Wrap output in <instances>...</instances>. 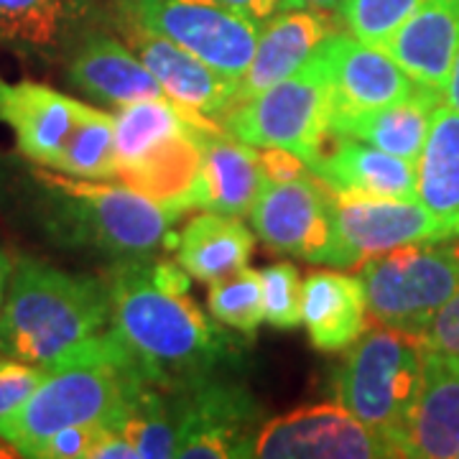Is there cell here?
<instances>
[{
	"mask_svg": "<svg viewBox=\"0 0 459 459\" xmlns=\"http://www.w3.org/2000/svg\"><path fill=\"white\" fill-rule=\"evenodd\" d=\"M419 342L424 350H437L459 358V291L421 329Z\"/></svg>",
	"mask_w": 459,
	"mask_h": 459,
	"instance_id": "e575fe53",
	"label": "cell"
},
{
	"mask_svg": "<svg viewBox=\"0 0 459 459\" xmlns=\"http://www.w3.org/2000/svg\"><path fill=\"white\" fill-rule=\"evenodd\" d=\"M253 232L240 217L222 212H204L192 217L177 235V261L202 283H214L240 271L253 253Z\"/></svg>",
	"mask_w": 459,
	"mask_h": 459,
	"instance_id": "484cf974",
	"label": "cell"
},
{
	"mask_svg": "<svg viewBox=\"0 0 459 459\" xmlns=\"http://www.w3.org/2000/svg\"><path fill=\"white\" fill-rule=\"evenodd\" d=\"M8 281H11V263H8V255L0 250V309H3V301H5Z\"/></svg>",
	"mask_w": 459,
	"mask_h": 459,
	"instance_id": "ab89813d",
	"label": "cell"
},
{
	"mask_svg": "<svg viewBox=\"0 0 459 459\" xmlns=\"http://www.w3.org/2000/svg\"><path fill=\"white\" fill-rule=\"evenodd\" d=\"M457 232L419 199L334 195V258L347 268L403 246L442 243Z\"/></svg>",
	"mask_w": 459,
	"mask_h": 459,
	"instance_id": "8fae6325",
	"label": "cell"
},
{
	"mask_svg": "<svg viewBox=\"0 0 459 459\" xmlns=\"http://www.w3.org/2000/svg\"><path fill=\"white\" fill-rule=\"evenodd\" d=\"M263 459H380L395 452L340 403L304 406L263 421L255 437Z\"/></svg>",
	"mask_w": 459,
	"mask_h": 459,
	"instance_id": "4fadbf2b",
	"label": "cell"
},
{
	"mask_svg": "<svg viewBox=\"0 0 459 459\" xmlns=\"http://www.w3.org/2000/svg\"><path fill=\"white\" fill-rule=\"evenodd\" d=\"M416 197L459 235V113L437 105L416 161Z\"/></svg>",
	"mask_w": 459,
	"mask_h": 459,
	"instance_id": "4316f807",
	"label": "cell"
},
{
	"mask_svg": "<svg viewBox=\"0 0 459 459\" xmlns=\"http://www.w3.org/2000/svg\"><path fill=\"white\" fill-rule=\"evenodd\" d=\"M117 18L166 36L238 84L253 62L261 33V23L222 0H117Z\"/></svg>",
	"mask_w": 459,
	"mask_h": 459,
	"instance_id": "9c48e42d",
	"label": "cell"
},
{
	"mask_svg": "<svg viewBox=\"0 0 459 459\" xmlns=\"http://www.w3.org/2000/svg\"><path fill=\"white\" fill-rule=\"evenodd\" d=\"M66 82L84 98L123 108L138 100L166 98L164 87L135 51L105 31H84L66 54Z\"/></svg>",
	"mask_w": 459,
	"mask_h": 459,
	"instance_id": "2e32d148",
	"label": "cell"
},
{
	"mask_svg": "<svg viewBox=\"0 0 459 459\" xmlns=\"http://www.w3.org/2000/svg\"><path fill=\"white\" fill-rule=\"evenodd\" d=\"M225 5L235 8L238 13H243L255 23H265L271 16H276L281 11H289V0H222Z\"/></svg>",
	"mask_w": 459,
	"mask_h": 459,
	"instance_id": "8d00e7d4",
	"label": "cell"
},
{
	"mask_svg": "<svg viewBox=\"0 0 459 459\" xmlns=\"http://www.w3.org/2000/svg\"><path fill=\"white\" fill-rule=\"evenodd\" d=\"M49 376V368L0 355V419L16 411Z\"/></svg>",
	"mask_w": 459,
	"mask_h": 459,
	"instance_id": "d6a6232c",
	"label": "cell"
},
{
	"mask_svg": "<svg viewBox=\"0 0 459 459\" xmlns=\"http://www.w3.org/2000/svg\"><path fill=\"white\" fill-rule=\"evenodd\" d=\"M327 54L332 108L373 110L411 98L419 84L385 49L358 41L340 26L322 41Z\"/></svg>",
	"mask_w": 459,
	"mask_h": 459,
	"instance_id": "9a60e30c",
	"label": "cell"
},
{
	"mask_svg": "<svg viewBox=\"0 0 459 459\" xmlns=\"http://www.w3.org/2000/svg\"><path fill=\"white\" fill-rule=\"evenodd\" d=\"M117 29L126 44L135 51V56L156 77V82L164 87L166 98L174 100L177 105L197 110L217 123L238 105L240 84L220 74L192 51L128 18H117Z\"/></svg>",
	"mask_w": 459,
	"mask_h": 459,
	"instance_id": "5bb4252c",
	"label": "cell"
},
{
	"mask_svg": "<svg viewBox=\"0 0 459 459\" xmlns=\"http://www.w3.org/2000/svg\"><path fill=\"white\" fill-rule=\"evenodd\" d=\"M207 307L220 325L253 337L265 322L261 271L243 265L240 271L210 283Z\"/></svg>",
	"mask_w": 459,
	"mask_h": 459,
	"instance_id": "f546056e",
	"label": "cell"
},
{
	"mask_svg": "<svg viewBox=\"0 0 459 459\" xmlns=\"http://www.w3.org/2000/svg\"><path fill=\"white\" fill-rule=\"evenodd\" d=\"M117 431L133 444L138 459L177 457V424L164 388L143 383L120 419Z\"/></svg>",
	"mask_w": 459,
	"mask_h": 459,
	"instance_id": "f1b7e54d",
	"label": "cell"
},
{
	"mask_svg": "<svg viewBox=\"0 0 459 459\" xmlns=\"http://www.w3.org/2000/svg\"><path fill=\"white\" fill-rule=\"evenodd\" d=\"M424 0H342L334 11L344 31L383 49Z\"/></svg>",
	"mask_w": 459,
	"mask_h": 459,
	"instance_id": "4dcf8cb0",
	"label": "cell"
},
{
	"mask_svg": "<svg viewBox=\"0 0 459 459\" xmlns=\"http://www.w3.org/2000/svg\"><path fill=\"white\" fill-rule=\"evenodd\" d=\"M47 195V228L65 246L92 247L113 261L146 258L177 246L171 225L179 220L128 184H102L62 171H33Z\"/></svg>",
	"mask_w": 459,
	"mask_h": 459,
	"instance_id": "3957f363",
	"label": "cell"
},
{
	"mask_svg": "<svg viewBox=\"0 0 459 459\" xmlns=\"http://www.w3.org/2000/svg\"><path fill=\"white\" fill-rule=\"evenodd\" d=\"M358 276L370 319L419 337L459 291V235L365 258L358 263Z\"/></svg>",
	"mask_w": 459,
	"mask_h": 459,
	"instance_id": "52a82bcc",
	"label": "cell"
},
{
	"mask_svg": "<svg viewBox=\"0 0 459 459\" xmlns=\"http://www.w3.org/2000/svg\"><path fill=\"white\" fill-rule=\"evenodd\" d=\"M179 261L126 258L108 271L110 329L148 383L174 391L220 370L238 352L189 296Z\"/></svg>",
	"mask_w": 459,
	"mask_h": 459,
	"instance_id": "6da1fadb",
	"label": "cell"
},
{
	"mask_svg": "<svg viewBox=\"0 0 459 459\" xmlns=\"http://www.w3.org/2000/svg\"><path fill=\"white\" fill-rule=\"evenodd\" d=\"M87 0H0V47L36 56L59 59L77 41Z\"/></svg>",
	"mask_w": 459,
	"mask_h": 459,
	"instance_id": "d4e9b609",
	"label": "cell"
},
{
	"mask_svg": "<svg viewBox=\"0 0 459 459\" xmlns=\"http://www.w3.org/2000/svg\"><path fill=\"white\" fill-rule=\"evenodd\" d=\"M316 179L332 195H373V197H416V161L385 153L355 138L327 131L325 146L309 164Z\"/></svg>",
	"mask_w": 459,
	"mask_h": 459,
	"instance_id": "ac0fdd59",
	"label": "cell"
},
{
	"mask_svg": "<svg viewBox=\"0 0 459 459\" xmlns=\"http://www.w3.org/2000/svg\"><path fill=\"white\" fill-rule=\"evenodd\" d=\"M258 156H261V169L268 181L283 184V181L304 179L312 174L307 161L289 148H261Z\"/></svg>",
	"mask_w": 459,
	"mask_h": 459,
	"instance_id": "d590c367",
	"label": "cell"
},
{
	"mask_svg": "<svg viewBox=\"0 0 459 459\" xmlns=\"http://www.w3.org/2000/svg\"><path fill=\"white\" fill-rule=\"evenodd\" d=\"M110 314L108 281L23 255L0 309V355L49 370L98 358L115 342Z\"/></svg>",
	"mask_w": 459,
	"mask_h": 459,
	"instance_id": "7a4b0ae2",
	"label": "cell"
},
{
	"mask_svg": "<svg viewBox=\"0 0 459 459\" xmlns=\"http://www.w3.org/2000/svg\"><path fill=\"white\" fill-rule=\"evenodd\" d=\"M383 49L419 87L444 95L459 49V0H424Z\"/></svg>",
	"mask_w": 459,
	"mask_h": 459,
	"instance_id": "ffe728a7",
	"label": "cell"
},
{
	"mask_svg": "<svg viewBox=\"0 0 459 459\" xmlns=\"http://www.w3.org/2000/svg\"><path fill=\"white\" fill-rule=\"evenodd\" d=\"M263 246L291 258L332 265L334 258V195L322 181H265L250 210Z\"/></svg>",
	"mask_w": 459,
	"mask_h": 459,
	"instance_id": "7c38bea8",
	"label": "cell"
},
{
	"mask_svg": "<svg viewBox=\"0 0 459 459\" xmlns=\"http://www.w3.org/2000/svg\"><path fill=\"white\" fill-rule=\"evenodd\" d=\"M329 110L327 54L319 44L291 77L235 105L220 126L255 148H289L309 166L325 146Z\"/></svg>",
	"mask_w": 459,
	"mask_h": 459,
	"instance_id": "ba28073f",
	"label": "cell"
},
{
	"mask_svg": "<svg viewBox=\"0 0 459 459\" xmlns=\"http://www.w3.org/2000/svg\"><path fill=\"white\" fill-rule=\"evenodd\" d=\"M54 171H62L80 179H117L115 171V117L102 113L82 102L80 115L74 120V128L66 138L65 148L51 166Z\"/></svg>",
	"mask_w": 459,
	"mask_h": 459,
	"instance_id": "83f0119b",
	"label": "cell"
},
{
	"mask_svg": "<svg viewBox=\"0 0 459 459\" xmlns=\"http://www.w3.org/2000/svg\"><path fill=\"white\" fill-rule=\"evenodd\" d=\"M166 394L177 424V457H255L261 406L247 388L210 376Z\"/></svg>",
	"mask_w": 459,
	"mask_h": 459,
	"instance_id": "30bf717a",
	"label": "cell"
},
{
	"mask_svg": "<svg viewBox=\"0 0 459 459\" xmlns=\"http://www.w3.org/2000/svg\"><path fill=\"white\" fill-rule=\"evenodd\" d=\"M11 457H21V455H18V449H16V446H11L8 442H3V439H0V459H11Z\"/></svg>",
	"mask_w": 459,
	"mask_h": 459,
	"instance_id": "60d3db41",
	"label": "cell"
},
{
	"mask_svg": "<svg viewBox=\"0 0 459 459\" xmlns=\"http://www.w3.org/2000/svg\"><path fill=\"white\" fill-rule=\"evenodd\" d=\"M113 117L117 181L177 217L207 210L197 141V123L204 115L174 100L153 98L123 105Z\"/></svg>",
	"mask_w": 459,
	"mask_h": 459,
	"instance_id": "277c9868",
	"label": "cell"
},
{
	"mask_svg": "<svg viewBox=\"0 0 459 459\" xmlns=\"http://www.w3.org/2000/svg\"><path fill=\"white\" fill-rule=\"evenodd\" d=\"M80 100L62 95L49 84L21 80L8 82L0 77V123L16 135L18 151L39 166L56 164L74 120Z\"/></svg>",
	"mask_w": 459,
	"mask_h": 459,
	"instance_id": "e0dca14e",
	"label": "cell"
},
{
	"mask_svg": "<svg viewBox=\"0 0 459 459\" xmlns=\"http://www.w3.org/2000/svg\"><path fill=\"white\" fill-rule=\"evenodd\" d=\"M444 102H446L449 108H455L459 113V49L457 56H455V65H452V72H449L446 90H444Z\"/></svg>",
	"mask_w": 459,
	"mask_h": 459,
	"instance_id": "74e56055",
	"label": "cell"
},
{
	"mask_svg": "<svg viewBox=\"0 0 459 459\" xmlns=\"http://www.w3.org/2000/svg\"><path fill=\"white\" fill-rule=\"evenodd\" d=\"M108 427H72L56 431L36 449L33 459H90L92 446Z\"/></svg>",
	"mask_w": 459,
	"mask_h": 459,
	"instance_id": "836d02e7",
	"label": "cell"
},
{
	"mask_svg": "<svg viewBox=\"0 0 459 459\" xmlns=\"http://www.w3.org/2000/svg\"><path fill=\"white\" fill-rule=\"evenodd\" d=\"M444 95L419 87L411 98L395 105L373 108V110H329V131L355 138L385 153H394L409 161H419L429 135V123L437 102Z\"/></svg>",
	"mask_w": 459,
	"mask_h": 459,
	"instance_id": "cb8c5ba5",
	"label": "cell"
},
{
	"mask_svg": "<svg viewBox=\"0 0 459 459\" xmlns=\"http://www.w3.org/2000/svg\"><path fill=\"white\" fill-rule=\"evenodd\" d=\"M143 383L148 380L115 337L113 347L98 358L49 370L16 411L0 419V439L16 446L21 457H36V449L56 431L72 427L117 429Z\"/></svg>",
	"mask_w": 459,
	"mask_h": 459,
	"instance_id": "5b68a950",
	"label": "cell"
},
{
	"mask_svg": "<svg viewBox=\"0 0 459 459\" xmlns=\"http://www.w3.org/2000/svg\"><path fill=\"white\" fill-rule=\"evenodd\" d=\"M337 29V16L332 18L327 11L314 8H289L261 23L253 62L240 80L238 105L291 77Z\"/></svg>",
	"mask_w": 459,
	"mask_h": 459,
	"instance_id": "d6986e66",
	"label": "cell"
},
{
	"mask_svg": "<svg viewBox=\"0 0 459 459\" xmlns=\"http://www.w3.org/2000/svg\"><path fill=\"white\" fill-rule=\"evenodd\" d=\"M342 0H289L291 8H314V11H327L334 13Z\"/></svg>",
	"mask_w": 459,
	"mask_h": 459,
	"instance_id": "f35d334b",
	"label": "cell"
},
{
	"mask_svg": "<svg viewBox=\"0 0 459 459\" xmlns=\"http://www.w3.org/2000/svg\"><path fill=\"white\" fill-rule=\"evenodd\" d=\"M424 347L416 334L401 329L368 327L347 347L334 376L337 403L406 457L409 429L421 385Z\"/></svg>",
	"mask_w": 459,
	"mask_h": 459,
	"instance_id": "8992f818",
	"label": "cell"
},
{
	"mask_svg": "<svg viewBox=\"0 0 459 459\" xmlns=\"http://www.w3.org/2000/svg\"><path fill=\"white\" fill-rule=\"evenodd\" d=\"M455 457H457V459H459V446H457V452H455Z\"/></svg>",
	"mask_w": 459,
	"mask_h": 459,
	"instance_id": "b9f144b4",
	"label": "cell"
},
{
	"mask_svg": "<svg viewBox=\"0 0 459 459\" xmlns=\"http://www.w3.org/2000/svg\"><path fill=\"white\" fill-rule=\"evenodd\" d=\"M263 304L265 322L276 329H296L301 325L304 281L294 263L281 261L263 268Z\"/></svg>",
	"mask_w": 459,
	"mask_h": 459,
	"instance_id": "1f68e13d",
	"label": "cell"
},
{
	"mask_svg": "<svg viewBox=\"0 0 459 459\" xmlns=\"http://www.w3.org/2000/svg\"><path fill=\"white\" fill-rule=\"evenodd\" d=\"M459 446V358L424 350L406 457L446 459Z\"/></svg>",
	"mask_w": 459,
	"mask_h": 459,
	"instance_id": "7402d4cb",
	"label": "cell"
},
{
	"mask_svg": "<svg viewBox=\"0 0 459 459\" xmlns=\"http://www.w3.org/2000/svg\"><path fill=\"white\" fill-rule=\"evenodd\" d=\"M301 322L319 352H342L368 329V299L360 276L316 271L304 279Z\"/></svg>",
	"mask_w": 459,
	"mask_h": 459,
	"instance_id": "603a6c76",
	"label": "cell"
},
{
	"mask_svg": "<svg viewBox=\"0 0 459 459\" xmlns=\"http://www.w3.org/2000/svg\"><path fill=\"white\" fill-rule=\"evenodd\" d=\"M197 141L202 148V181L207 210L232 217L250 214L268 181L255 146L230 135L207 115L197 123Z\"/></svg>",
	"mask_w": 459,
	"mask_h": 459,
	"instance_id": "44dd1931",
	"label": "cell"
}]
</instances>
